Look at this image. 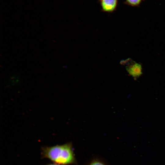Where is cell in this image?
<instances>
[{
    "label": "cell",
    "mask_w": 165,
    "mask_h": 165,
    "mask_svg": "<svg viewBox=\"0 0 165 165\" xmlns=\"http://www.w3.org/2000/svg\"><path fill=\"white\" fill-rule=\"evenodd\" d=\"M144 0H125L124 4L133 7L139 6Z\"/></svg>",
    "instance_id": "4"
},
{
    "label": "cell",
    "mask_w": 165,
    "mask_h": 165,
    "mask_svg": "<svg viewBox=\"0 0 165 165\" xmlns=\"http://www.w3.org/2000/svg\"><path fill=\"white\" fill-rule=\"evenodd\" d=\"M90 165H105L102 163L97 161H94L92 162Z\"/></svg>",
    "instance_id": "5"
},
{
    "label": "cell",
    "mask_w": 165,
    "mask_h": 165,
    "mask_svg": "<svg viewBox=\"0 0 165 165\" xmlns=\"http://www.w3.org/2000/svg\"><path fill=\"white\" fill-rule=\"evenodd\" d=\"M101 11L103 12L112 13L117 8L118 0H99Z\"/></svg>",
    "instance_id": "2"
},
{
    "label": "cell",
    "mask_w": 165,
    "mask_h": 165,
    "mask_svg": "<svg viewBox=\"0 0 165 165\" xmlns=\"http://www.w3.org/2000/svg\"><path fill=\"white\" fill-rule=\"evenodd\" d=\"M127 69L129 74L134 79H137L142 74V68L139 64L134 62L129 64L127 67Z\"/></svg>",
    "instance_id": "3"
},
{
    "label": "cell",
    "mask_w": 165,
    "mask_h": 165,
    "mask_svg": "<svg viewBox=\"0 0 165 165\" xmlns=\"http://www.w3.org/2000/svg\"><path fill=\"white\" fill-rule=\"evenodd\" d=\"M42 155L43 157L59 164H71L75 161L70 143L44 148Z\"/></svg>",
    "instance_id": "1"
},
{
    "label": "cell",
    "mask_w": 165,
    "mask_h": 165,
    "mask_svg": "<svg viewBox=\"0 0 165 165\" xmlns=\"http://www.w3.org/2000/svg\"><path fill=\"white\" fill-rule=\"evenodd\" d=\"M59 165L57 164H48V165Z\"/></svg>",
    "instance_id": "6"
}]
</instances>
